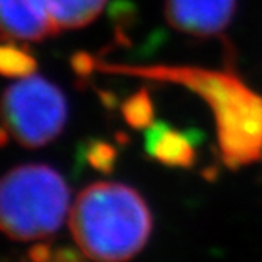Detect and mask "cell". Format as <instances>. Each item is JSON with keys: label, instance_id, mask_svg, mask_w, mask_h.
Instances as JSON below:
<instances>
[{"label": "cell", "instance_id": "1", "mask_svg": "<svg viewBox=\"0 0 262 262\" xmlns=\"http://www.w3.org/2000/svg\"><path fill=\"white\" fill-rule=\"evenodd\" d=\"M95 71L186 87L213 112L221 161L229 169H238L259 160L262 154V97L235 73L188 65L107 63L97 59Z\"/></svg>", "mask_w": 262, "mask_h": 262}, {"label": "cell", "instance_id": "2", "mask_svg": "<svg viewBox=\"0 0 262 262\" xmlns=\"http://www.w3.org/2000/svg\"><path fill=\"white\" fill-rule=\"evenodd\" d=\"M76 245L93 262H128L152 232V213L128 185L97 182L78 194L68 215Z\"/></svg>", "mask_w": 262, "mask_h": 262}, {"label": "cell", "instance_id": "3", "mask_svg": "<svg viewBox=\"0 0 262 262\" xmlns=\"http://www.w3.org/2000/svg\"><path fill=\"white\" fill-rule=\"evenodd\" d=\"M70 207L65 179L48 164H21L0 185V224L16 242L41 240L60 229Z\"/></svg>", "mask_w": 262, "mask_h": 262}, {"label": "cell", "instance_id": "4", "mask_svg": "<svg viewBox=\"0 0 262 262\" xmlns=\"http://www.w3.org/2000/svg\"><path fill=\"white\" fill-rule=\"evenodd\" d=\"M4 133L27 148H38L57 138L67 123L63 92L41 76L21 78L2 98Z\"/></svg>", "mask_w": 262, "mask_h": 262}, {"label": "cell", "instance_id": "5", "mask_svg": "<svg viewBox=\"0 0 262 262\" xmlns=\"http://www.w3.org/2000/svg\"><path fill=\"white\" fill-rule=\"evenodd\" d=\"M235 7L237 0H164V14L172 29L207 38L224 32Z\"/></svg>", "mask_w": 262, "mask_h": 262}, {"label": "cell", "instance_id": "6", "mask_svg": "<svg viewBox=\"0 0 262 262\" xmlns=\"http://www.w3.org/2000/svg\"><path fill=\"white\" fill-rule=\"evenodd\" d=\"M201 136L191 129H177L166 122H155L145 128L144 150L152 158L167 167L190 169L196 163V147Z\"/></svg>", "mask_w": 262, "mask_h": 262}, {"label": "cell", "instance_id": "7", "mask_svg": "<svg viewBox=\"0 0 262 262\" xmlns=\"http://www.w3.org/2000/svg\"><path fill=\"white\" fill-rule=\"evenodd\" d=\"M4 40L40 41L59 30L41 0H0Z\"/></svg>", "mask_w": 262, "mask_h": 262}, {"label": "cell", "instance_id": "8", "mask_svg": "<svg viewBox=\"0 0 262 262\" xmlns=\"http://www.w3.org/2000/svg\"><path fill=\"white\" fill-rule=\"evenodd\" d=\"M57 30L81 29L93 23L107 0H41Z\"/></svg>", "mask_w": 262, "mask_h": 262}, {"label": "cell", "instance_id": "9", "mask_svg": "<svg viewBox=\"0 0 262 262\" xmlns=\"http://www.w3.org/2000/svg\"><path fill=\"white\" fill-rule=\"evenodd\" d=\"M36 70V60L27 48L5 40L0 51V71L8 78H27Z\"/></svg>", "mask_w": 262, "mask_h": 262}, {"label": "cell", "instance_id": "10", "mask_svg": "<svg viewBox=\"0 0 262 262\" xmlns=\"http://www.w3.org/2000/svg\"><path fill=\"white\" fill-rule=\"evenodd\" d=\"M122 116L129 126L136 129L148 128L154 123V103L147 89L138 90L122 104Z\"/></svg>", "mask_w": 262, "mask_h": 262}, {"label": "cell", "instance_id": "11", "mask_svg": "<svg viewBox=\"0 0 262 262\" xmlns=\"http://www.w3.org/2000/svg\"><path fill=\"white\" fill-rule=\"evenodd\" d=\"M84 158L89 163L90 167H93L95 171L109 174L116 166L117 160V150L116 147L101 141V139H90L85 145Z\"/></svg>", "mask_w": 262, "mask_h": 262}, {"label": "cell", "instance_id": "12", "mask_svg": "<svg viewBox=\"0 0 262 262\" xmlns=\"http://www.w3.org/2000/svg\"><path fill=\"white\" fill-rule=\"evenodd\" d=\"M51 262H89V257L79 247L74 248L70 245H63L54 250Z\"/></svg>", "mask_w": 262, "mask_h": 262}, {"label": "cell", "instance_id": "13", "mask_svg": "<svg viewBox=\"0 0 262 262\" xmlns=\"http://www.w3.org/2000/svg\"><path fill=\"white\" fill-rule=\"evenodd\" d=\"M54 254V250L51 248V245L48 242H41V243H35V245L29 250L27 257L30 262H51Z\"/></svg>", "mask_w": 262, "mask_h": 262}, {"label": "cell", "instance_id": "14", "mask_svg": "<svg viewBox=\"0 0 262 262\" xmlns=\"http://www.w3.org/2000/svg\"><path fill=\"white\" fill-rule=\"evenodd\" d=\"M4 262H30V260H27V259H13V260H10V259H5Z\"/></svg>", "mask_w": 262, "mask_h": 262}]
</instances>
